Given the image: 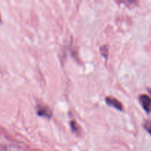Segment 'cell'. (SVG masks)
Segmentation results:
<instances>
[{
  "label": "cell",
  "instance_id": "obj_8",
  "mask_svg": "<svg viewBox=\"0 0 151 151\" xmlns=\"http://www.w3.org/2000/svg\"><path fill=\"white\" fill-rule=\"evenodd\" d=\"M0 20H1V19H0Z\"/></svg>",
  "mask_w": 151,
  "mask_h": 151
},
{
  "label": "cell",
  "instance_id": "obj_2",
  "mask_svg": "<svg viewBox=\"0 0 151 151\" xmlns=\"http://www.w3.org/2000/svg\"><path fill=\"white\" fill-rule=\"evenodd\" d=\"M106 103H107V104L109 105V106H113L114 108H115V109H118V110L119 111L123 110V107H122V103H121L119 100H116V99L111 97H107L106 98Z\"/></svg>",
  "mask_w": 151,
  "mask_h": 151
},
{
  "label": "cell",
  "instance_id": "obj_6",
  "mask_svg": "<svg viewBox=\"0 0 151 151\" xmlns=\"http://www.w3.org/2000/svg\"><path fill=\"white\" fill-rule=\"evenodd\" d=\"M71 128H72V131H78V125H77V122L75 121H72L71 122Z\"/></svg>",
  "mask_w": 151,
  "mask_h": 151
},
{
  "label": "cell",
  "instance_id": "obj_7",
  "mask_svg": "<svg viewBox=\"0 0 151 151\" xmlns=\"http://www.w3.org/2000/svg\"><path fill=\"white\" fill-rule=\"evenodd\" d=\"M148 90H149V91H150V92L151 93V90L150 89H148Z\"/></svg>",
  "mask_w": 151,
  "mask_h": 151
},
{
  "label": "cell",
  "instance_id": "obj_1",
  "mask_svg": "<svg viewBox=\"0 0 151 151\" xmlns=\"http://www.w3.org/2000/svg\"><path fill=\"white\" fill-rule=\"evenodd\" d=\"M140 103L142 106L143 109L147 111V113H150L151 111V98L149 96L146 94H142L139 96Z\"/></svg>",
  "mask_w": 151,
  "mask_h": 151
},
{
  "label": "cell",
  "instance_id": "obj_4",
  "mask_svg": "<svg viewBox=\"0 0 151 151\" xmlns=\"http://www.w3.org/2000/svg\"><path fill=\"white\" fill-rule=\"evenodd\" d=\"M100 52H101L102 55L104 58H108V53H109V48H108L107 46H103L102 47H100Z\"/></svg>",
  "mask_w": 151,
  "mask_h": 151
},
{
  "label": "cell",
  "instance_id": "obj_3",
  "mask_svg": "<svg viewBox=\"0 0 151 151\" xmlns=\"http://www.w3.org/2000/svg\"><path fill=\"white\" fill-rule=\"evenodd\" d=\"M38 114L39 116H46V117L48 118H51L52 116V113L51 110L48 107H47V106H45V107L38 106Z\"/></svg>",
  "mask_w": 151,
  "mask_h": 151
},
{
  "label": "cell",
  "instance_id": "obj_5",
  "mask_svg": "<svg viewBox=\"0 0 151 151\" xmlns=\"http://www.w3.org/2000/svg\"><path fill=\"white\" fill-rule=\"evenodd\" d=\"M144 127L147 131L151 134V120H146L144 123Z\"/></svg>",
  "mask_w": 151,
  "mask_h": 151
}]
</instances>
